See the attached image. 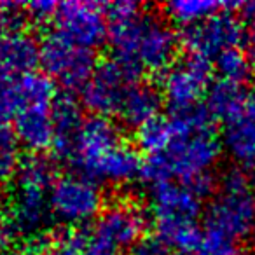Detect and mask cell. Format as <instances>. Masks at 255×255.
<instances>
[{
    "label": "cell",
    "instance_id": "cell-11",
    "mask_svg": "<svg viewBox=\"0 0 255 255\" xmlns=\"http://www.w3.org/2000/svg\"><path fill=\"white\" fill-rule=\"evenodd\" d=\"M53 21L56 25L54 32L89 51H95L109 40V18L105 7L93 2L58 4Z\"/></svg>",
    "mask_w": 255,
    "mask_h": 255
},
{
    "label": "cell",
    "instance_id": "cell-18",
    "mask_svg": "<svg viewBox=\"0 0 255 255\" xmlns=\"http://www.w3.org/2000/svg\"><path fill=\"white\" fill-rule=\"evenodd\" d=\"M40 44L30 33L18 30L0 40V68L9 74L21 75L32 72L39 63Z\"/></svg>",
    "mask_w": 255,
    "mask_h": 255
},
{
    "label": "cell",
    "instance_id": "cell-32",
    "mask_svg": "<svg viewBox=\"0 0 255 255\" xmlns=\"http://www.w3.org/2000/svg\"><path fill=\"white\" fill-rule=\"evenodd\" d=\"M231 255H245V254H240V252H234V254H231Z\"/></svg>",
    "mask_w": 255,
    "mask_h": 255
},
{
    "label": "cell",
    "instance_id": "cell-6",
    "mask_svg": "<svg viewBox=\"0 0 255 255\" xmlns=\"http://www.w3.org/2000/svg\"><path fill=\"white\" fill-rule=\"evenodd\" d=\"M145 231V215L133 203L117 201L103 208L93 222L84 247L103 255H121L140 245Z\"/></svg>",
    "mask_w": 255,
    "mask_h": 255
},
{
    "label": "cell",
    "instance_id": "cell-2",
    "mask_svg": "<svg viewBox=\"0 0 255 255\" xmlns=\"http://www.w3.org/2000/svg\"><path fill=\"white\" fill-rule=\"evenodd\" d=\"M105 12L114 61L133 77L164 74L175 63L180 40L163 16L135 2H114L105 5Z\"/></svg>",
    "mask_w": 255,
    "mask_h": 255
},
{
    "label": "cell",
    "instance_id": "cell-4",
    "mask_svg": "<svg viewBox=\"0 0 255 255\" xmlns=\"http://www.w3.org/2000/svg\"><path fill=\"white\" fill-rule=\"evenodd\" d=\"M206 196L196 185L175 180L149 182V203L156 226V241L168 254L194 255L203 245L199 217Z\"/></svg>",
    "mask_w": 255,
    "mask_h": 255
},
{
    "label": "cell",
    "instance_id": "cell-27",
    "mask_svg": "<svg viewBox=\"0 0 255 255\" xmlns=\"http://www.w3.org/2000/svg\"><path fill=\"white\" fill-rule=\"evenodd\" d=\"M128 255H168V250L159 241H145L133 248Z\"/></svg>",
    "mask_w": 255,
    "mask_h": 255
},
{
    "label": "cell",
    "instance_id": "cell-23",
    "mask_svg": "<svg viewBox=\"0 0 255 255\" xmlns=\"http://www.w3.org/2000/svg\"><path fill=\"white\" fill-rule=\"evenodd\" d=\"M21 110V100L18 93V75L0 68V119H14Z\"/></svg>",
    "mask_w": 255,
    "mask_h": 255
},
{
    "label": "cell",
    "instance_id": "cell-10",
    "mask_svg": "<svg viewBox=\"0 0 255 255\" xmlns=\"http://www.w3.org/2000/svg\"><path fill=\"white\" fill-rule=\"evenodd\" d=\"M247 40V28L240 18L231 12H219L205 21L184 30L182 44L191 56L215 61L227 51L240 49Z\"/></svg>",
    "mask_w": 255,
    "mask_h": 255
},
{
    "label": "cell",
    "instance_id": "cell-20",
    "mask_svg": "<svg viewBox=\"0 0 255 255\" xmlns=\"http://www.w3.org/2000/svg\"><path fill=\"white\" fill-rule=\"evenodd\" d=\"M56 178V164L51 157L44 154H30L19 161L12 180H14V187L18 189L51 191Z\"/></svg>",
    "mask_w": 255,
    "mask_h": 255
},
{
    "label": "cell",
    "instance_id": "cell-31",
    "mask_svg": "<svg viewBox=\"0 0 255 255\" xmlns=\"http://www.w3.org/2000/svg\"><path fill=\"white\" fill-rule=\"evenodd\" d=\"M252 58L255 60V32H252Z\"/></svg>",
    "mask_w": 255,
    "mask_h": 255
},
{
    "label": "cell",
    "instance_id": "cell-24",
    "mask_svg": "<svg viewBox=\"0 0 255 255\" xmlns=\"http://www.w3.org/2000/svg\"><path fill=\"white\" fill-rule=\"evenodd\" d=\"M84 241L75 234H61V236H49L46 247L39 255H82Z\"/></svg>",
    "mask_w": 255,
    "mask_h": 255
},
{
    "label": "cell",
    "instance_id": "cell-16",
    "mask_svg": "<svg viewBox=\"0 0 255 255\" xmlns=\"http://www.w3.org/2000/svg\"><path fill=\"white\" fill-rule=\"evenodd\" d=\"M161 103H163L161 91H157L154 86L136 79L128 88L123 103L119 107V112H117V117L126 126L140 129L147 123L159 117L157 114H159Z\"/></svg>",
    "mask_w": 255,
    "mask_h": 255
},
{
    "label": "cell",
    "instance_id": "cell-25",
    "mask_svg": "<svg viewBox=\"0 0 255 255\" xmlns=\"http://www.w3.org/2000/svg\"><path fill=\"white\" fill-rule=\"evenodd\" d=\"M25 19V4H0V40L9 33L23 30Z\"/></svg>",
    "mask_w": 255,
    "mask_h": 255
},
{
    "label": "cell",
    "instance_id": "cell-1",
    "mask_svg": "<svg viewBox=\"0 0 255 255\" xmlns=\"http://www.w3.org/2000/svg\"><path fill=\"white\" fill-rule=\"evenodd\" d=\"M170 131L159 152L149 156L143 175L149 182L175 180L196 185L205 196L213 189L212 171L222 156V142L217 136L205 107L168 117Z\"/></svg>",
    "mask_w": 255,
    "mask_h": 255
},
{
    "label": "cell",
    "instance_id": "cell-21",
    "mask_svg": "<svg viewBox=\"0 0 255 255\" xmlns=\"http://www.w3.org/2000/svg\"><path fill=\"white\" fill-rule=\"evenodd\" d=\"M224 7L227 5L215 0H175L164 5V11L173 23L189 28L222 12Z\"/></svg>",
    "mask_w": 255,
    "mask_h": 255
},
{
    "label": "cell",
    "instance_id": "cell-29",
    "mask_svg": "<svg viewBox=\"0 0 255 255\" xmlns=\"http://www.w3.org/2000/svg\"><path fill=\"white\" fill-rule=\"evenodd\" d=\"M241 14L252 28V32H255V2H248V4L241 5Z\"/></svg>",
    "mask_w": 255,
    "mask_h": 255
},
{
    "label": "cell",
    "instance_id": "cell-12",
    "mask_svg": "<svg viewBox=\"0 0 255 255\" xmlns=\"http://www.w3.org/2000/svg\"><path fill=\"white\" fill-rule=\"evenodd\" d=\"M136 79L138 77H133L116 61L96 65L89 81L81 89L82 103L96 117L109 119L117 116L128 88Z\"/></svg>",
    "mask_w": 255,
    "mask_h": 255
},
{
    "label": "cell",
    "instance_id": "cell-30",
    "mask_svg": "<svg viewBox=\"0 0 255 255\" xmlns=\"http://www.w3.org/2000/svg\"><path fill=\"white\" fill-rule=\"evenodd\" d=\"M11 236H12V233L9 231V227L5 226L4 222H0V254L7 248L9 241H11Z\"/></svg>",
    "mask_w": 255,
    "mask_h": 255
},
{
    "label": "cell",
    "instance_id": "cell-7",
    "mask_svg": "<svg viewBox=\"0 0 255 255\" xmlns=\"http://www.w3.org/2000/svg\"><path fill=\"white\" fill-rule=\"evenodd\" d=\"M51 215L70 227L95 222L103 212V192L96 182L72 173L58 177L49 191Z\"/></svg>",
    "mask_w": 255,
    "mask_h": 255
},
{
    "label": "cell",
    "instance_id": "cell-5",
    "mask_svg": "<svg viewBox=\"0 0 255 255\" xmlns=\"http://www.w3.org/2000/svg\"><path fill=\"white\" fill-rule=\"evenodd\" d=\"M252 236H255V194L247 175L231 170L206 208L199 255H231L238 243Z\"/></svg>",
    "mask_w": 255,
    "mask_h": 255
},
{
    "label": "cell",
    "instance_id": "cell-14",
    "mask_svg": "<svg viewBox=\"0 0 255 255\" xmlns=\"http://www.w3.org/2000/svg\"><path fill=\"white\" fill-rule=\"evenodd\" d=\"M224 147L234 163L255 170V88L247 93L241 109L224 123Z\"/></svg>",
    "mask_w": 255,
    "mask_h": 255
},
{
    "label": "cell",
    "instance_id": "cell-28",
    "mask_svg": "<svg viewBox=\"0 0 255 255\" xmlns=\"http://www.w3.org/2000/svg\"><path fill=\"white\" fill-rule=\"evenodd\" d=\"M9 143H18L16 142V136L12 128L7 124V121L0 119V147L9 145Z\"/></svg>",
    "mask_w": 255,
    "mask_h": 255
},
{
    "label": "cell",
    "instance_id": "cell-26",
    "mask_svg": "<svg viewBox=\"0 0 255 255\" xmlns=\"http://www.w3.org/2000/svg\"><path fill=\"white\" fill-rule=\"evenodd\" d=\"M58 11V4L54 2H47V0H40V2H32V4L25 5V14L28 19L35 23H46L54 19Z\"/></svg>",
    "mask_w": 255,
    "mask_h": 255
},
{
    "label": "cell",
    "instance_id": "cell-33",
    "mask_svg": "<svg viewBox=\"0 0 255 255\" xmlns=\"http://www.w3.org/2000/svg\"><path fill=\"white\" fill-rule=\"evenodd\" d=\"M0 205H2V194H0Z\"/></svg>",
    "mask_w": 255,
    "mask_h": 255
},
{
    "label": "cell",
    "instance_id": "cell-13",
    "mask_svg": "<svg viewBox=\"0 0 255 255\" xmlns=\"http://www.w3.org/2000/svg\"><path fill=\"white\" fill-rule=\"evenodd\" d=\"M49 191L40 189H18L11 196L7 206L5 226L12 234L32 240L44 233V227L51 220Z\"/></svg>",
    "mask_w": 255,
    "mask_h": 255
},
{
    "label": "cell",
    "instance_id": "cell-8",
    "mask_svg": "<svg viewBox=\"0 0 255 255\" xmlns=\"http://www.w3.org/2000/svg\"><path fill=\"white\" fill-rule=\"evenodd\" d=\"M44 74L67 89H82L96 68L95 51L77 46L58 32H51L40 42Z\"/></svg>",
    "mask_w": 255,
    "mask_h": 255
},
{
    "label": "cell",
    "instance_id": "cell-9",
    "mask_svg": "<svg viewBox=\"0 0 255 255\" xmlns=\"http://www.w3.org/2000/svg\"><path fill=\"white\" fill-rule=\"evenodd\" d=\"M212 84V67L196 56H185L168 68L161 79V96L171 114H185L203 107Z\"/></svg>",
    "mask_w": 255,
    "mask_h": 255
},
{
    "label": "cell",
    "instance_id": "cell-15",
    "mask_svg": "<svg viewBox=\"0 0 255 255\" xmlns=\"http://www.w3.org/2000/svg\"><path fill=\"white\" fill-rule=\"evenodd\" d=\"M12 131L18 145H23L32 154H40L53 147V105L23 107L12 119Z\"/></svg>",
    "mask_w": 255,
    "mask_h": 255
},
{
    "label": "cell",
    "instance_id": "cell-22",
    "mask_svg": "<svg viewBox=\"0 0 255 255\" xmlns=\"http://www.w3.org/2000/svg\"><path fill=\"white\" fill-rule=\"evenodd\" d=\"M213 63H215L219 79H224V81L245 84V81L252 75V61L241 49L227 51L220 54Z\"/></svg>",
    "mask_w": 255,
    "mask_h": 255
},
{
    "label": "cell",
    "instance_id": "cell-34",
    "mask_svg": "<svg viewBox=\"0 0 255 255\" xmlns=\"http://www.w3.org/2000/svg\"><path fill=\"white\" fill-rule=\"evenodd\" d=\"M18 255H25V254H18Z\"/></svg>",
    "mask_w": 255,
    "mask_h": 255
},
{
    "label": "cell",
    "instance_id": "cell-3",
    "mask_svg": "<svg viewBox=\"0 0 255 255\" xmlns=\"http://www.w3.org/2000/svg\"><path fill=\"white\" fill-rule=\"evenodd\" d=\"M67 163L77 175L96 184L126 185L143 173L136 149L126 143L110 119L91 116L79 129Z\"/></svg>",
    "mask_w": 255,
    "mask_h": 255
},
{
    "label": "cell",
    "instance_id": "cell-17",
    "mask_svg": "<svg viewBox=\"0 0 255 255\" xmlns=\"http://www.w3.org/2000/svg\"><path fill=\"white\" fill-rule=\"evenodd\" d=\"M53 123H54V143L53 149L60 159L67 161L72 145L75 142L79 129H81L84 117L81 107L74 96L68 93L58 95L53 103Z\"/></svg>",
    "mask_w": 255,
    "mask_h": 255
},
{
    "label": "cell",
    "instance_id": "cell-19",
    "mask_svg": "<svg viewBox=\"0 0 255 255\" xmlns=\"http://www.w3.org/2000/svg\"><path fill=\"white\" fill-rule=\"evenodd\" d=\"M247 93L248 91L243 88V84L217 79L210 84L203 107L210 117L226 123L241 109L247 100Z\"/></svg>",
    "mask_w": 255,
    "mask_h": 255
}]
</instances>
